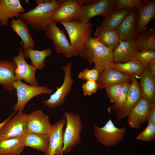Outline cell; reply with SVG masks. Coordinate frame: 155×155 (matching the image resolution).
Returning a JSON list of instances; mask_svg holds the SVG:
<instances>
[{"label": "cell", "mask_w": 155, "mask_h": 155, "mask_svg": "<svg viewBox=\"0 0 155 155\" xmlns=\"http://www.w3.org/2000/svg\"><path fill=\"white\" fill-rule=\"evenodd\" d=\"M63 0H36V7L20 14L19 18L38 31H45L52 20V15Z\"/></svg>", "instance_id": "1"}, {"label": "cell", "mask_w": 155, "mask_h": 155, "mask_svg": "<svg viewBox=\"0 0 155 155\" xmlns=\"http://www.w3.org/2000/svg\"><path fill=\"white\" fill-rule=\"evenodd\" d=\"M78 55L86 59L90 64L94 63V68L100 73L114 63L113 51L94 37L88 38Z\"/></svg>", "instance_id": "2"}, {"label": "cell", "mask_w": 155, "mask_h": 155, "mask_svg": "<svg viewBox=\"0 0 155 155\" xmlns=\"http://www.w3.org/2000/svg\"><path fill=\"white\" fill-rule=\"evenodd\" d=\"M63 115L66 120V125L63 133V154L70 152L77 145L80 143V132L83 126L79 114L67 111Z\"/></svg>", "instance_id": "3"}, {"label": "cell", "mask_w": 155, "mask_h": 155, "mask_svg": "<svg viewBox=\"0 0 155 155\" xmlns=\"http://www.w3.org/2000/svg\"><path fill=\"white\" fill-rule=\"evenodd\" d=\"M69 36L70 44L78 54L83 48L88 38L91 37L93 24L90 22L83 23L76 20L69 22H60Z\"/></svg>", "instance_id": "4"}, {"label": "cell", "mask_w": 155, "mask_h": 155, "mask_svg": "<svg viewBox=\"0 0 155 155\" xmlns=\"http://www.w3.org/2000/svg\"><path fill=\"white\" fill-rule=\"evenodd\" d=\"M13 85L16 90L17 96V103L13 106V112L15 113L23 112L26 104L33 97L43 94L50 95L53 92L46 86L30 85L20 80H16Z\"/></svg>", "instance_id": "5"}, {"label": "cell", "mask_w": 155, "mask_h": 155, "mask_svg": "<svg viewBox=\"0 0 155 155\" xmlns=\"http://www.w3.org/2000/svg\"><path fill=\"white\" fill-rule=\"evenodd\" d=\"M115 0H84L86 5L82 8L76 20L83 23L89 22L95 16L105 17L114 9Z\"/></svg>", "instance_id": "6"}, {"label": "cell", "mask_w": 155, "mask_h": 155, "mask_svg": "<svg viewBox=\"0 0 155 155\" xmlns=\"http://www.w3.org/2000/svg\"><path fill=\"white\" fill-rule=\"evenodd\" d=\"M94 133L98 141L108 147L117 145L123 139L127 131V128L117 127L110 118L102 127L96 125L94 126Z\"/></svg>", "instance_id": "7"}, {"label": "cell", "mask_w": 155, "mask_h": 155, "mask_svg": "<svg viewBox=\"0 0 155 155\" xmlns=\"http://www.w3.org/2000/svg\"><path fill=\"white\" fill-rule=\"evenodd\" d=\"M65 73L64 78L62 85L59 88L57 87V90L52 94L47 100H44L43 104L51 108H54L62 105L65 100L69 93L74 81L72 78L71 69L72 63H68L66 65L61 66Z\"/></svg>", "instance_id": "8"}, {"label": "cell", "mask_w": 155, "mask_h": 155, "mask_svg": "<svg viewBox=\"0 0 155 155\" xmlns=\"http://www.w3.org/2000/svg\"><path fill=\"white\" fill-rule=\"evenodd\" d=\"M45 32L46 36L52 41L57 53L67 58L78 56L69 42L64 31L59 28L56 23L52 21Z\"/></svg>", "instance_id": "9"}, {"label": "cell", "mask_w": 155, "mask_h": 155, "mask_svg": "<svg viewBox=\"0 0 155 155\" xmlns=\"http://www.w3.org/2000/svg\"><path fill=\"white\" fill-rule=\"evenodd\" d=\"M28 115L18 111L0 129V140L21 138L28 131Z\"/></svg>", "instance_id": "10"}, {"label": "cell", "mask_w": 155, "mask_h": 155, "mask_svg": "<svg viewBox=\"0 0 155 155\" xmlns=\"http://www.w3.org/2000/svg\"><path fill=\"white\" fill-rule=\"evenodd\" d=\"M84 4L83 0H63L53 14L52 20L56 23L76 20Z\"/></svg>", "instance_id": "11"}, {"label": "cell", "mask_w": 155, "mask_h": 155, "mask_svg": "<svg viewBox=\"0 0 155 155\" xmlns=\"http://www.w3.org/2000/svg\"><path fill=\"white\" fill-rule=\"evenodd\" d=\"M20 46L18 55L12 57V59L17 67L14 72L17 80H23L31 85L38 86V82L35 76L36 67L32 64H29L26 61L21 47Z\"/></svg>", "instance_id": "12"}, {"label": "cell", "mask_w": 155, "mask_h": 155, "mask_svg": "<svg viewBox=\"0 0 155 155\" xmlns=\"http://www.w3.org/2000/svg\"><path fill=\"white\" fill-rule=\"evenodd\" d=\"M66 123L65 118L53 125L48 134L49 144L45 155H62L63 145V128Z\"/></svg>", "instance_id": "13"}, {"label": "cell", "mask_w": 155, "mask_h": 155, "mask_svg": "<svg viewBox=\"0 0 155 155\" xmlns=\"http://www.w3.org/2000/svg\"><path fill=\"white\" fill-rule=\"evenodd\" d=\"M52 126L49 116L38 110L28 115V131L41 134H48Z\"/></svg>", "instance_id": "14"}, {"label": "cell", "mask_w": 155, "mask_h": 155, "mask_svg": "<svg viewBox=\"0 0 155 155\" xmlns=\"http://www.w3.org/2000/svg\"><path fill=\"white\" fill-rule=\"evenodd\" d=\"M152 106L142 97L128 116L127 123L129 126L136 129H139L140 125L147 120Z\"/></svg>", "instance_id": "15"}, {"label": "cell", "mask_w": 155, "mask_h": 155, "mask_svg": "<svg viewBox=\"0 0 155 155\" xmlns=\"http://www.w3.org/2000/svg\"><path fill=\"white\" fill-rule=\"evenodd\" d=\"M142 97L139 82L136 78H133L131 82L125 104L120 110L115 112L117 119H123L128 116Z\"/></svg>", "instance_id": "16"}, {"label": "cell", "mask_w": 155, "mask_h": 155, "mask_svg": "<svg viewBox=\"0 0 155 155\" xmlns=\"http://www.w3.org/2000/svg\"><path fill=\"white\" fill-rule=\"evenodd\" d=\"M137 9H131L116 30L120 41L135 40L136 33L138 13Z\"/></svg>", "instance_id": "17"}, {"label": "cell", "mask_w": 155, "mask_h": 155, "mask_svg": "<svg viewBox=\"0 0 155 155\" xmlns=\"http://www.w3.org/2000/svg\"><path fill=\"white\" fill-rule=\"evenodd\" d=\"M25 11L20 0H0V24L7 27L9 18H19Z\"/></svg>", "instance_id": "18"}, {"label": "cell", "mask_w": 155, "mask_h": 155, "mask_svg": "<svg viewBox=\"0 0 155 155\" xmlns=\"http://www.w3.org/2000/svg\"><path fill=\"white\" fill-rule=\"evenodd\" d=\"M137 51V46L135 40L120 41L113 51L114 63H122L133 59Z\"/></svg>", "instance_id": "19"}, {"label": "cell", "mask_w": 155, "mask_h": 155, "mask_svg": "<svg viewBox=\"0 0 155 155\" xmlns=\"http://www.w3.org/2000/svg\"><path fill=\"white\" fill-rule=\"evenodd\" d=\"M133 78L117 71L110 67L100 73L96 82L98 89H101L115 84L131 82Z\"/></svg>", "instance_id": "20"}, {"label": "cell", "mask_w": 155, "mask_h": 155, "mask_svg": "<svg viewBox=\"0 0 155 155\" xmlns=\"http://www.w3.org/2000/svg\"><path fill=\"white\" fill-rule=\"evenodd\" d=\"M144 1H143L144 5L137 9L138 15L136 33L137 35L146 30L148 24L154 18L155 16V0Z\"/></svg>", "instance_id": "21"}, {"label": "cell", "mask_w": 155, "mask_h": 155, "mask_svg": "<svg viewBox=\"0 0 155 155\" xmlns=\"http://www.w3.org/2000/svg\"><path fill=\"white\" fill-rule=\"evenodd\" d=\"M140 76L139 84L142 97L152 105L155 104V77L149 67L146 68Z\"/></svg>", "instance_id": "22"}, {"label": "cell", "mask_w": 155, "mask_h": 155, "mask_svg": "<svg viewBox=\"0 0 155 155\" xmlns=\"http://www.w3.org/2000/svg\"><path fill=\"white\" fill-rule=\"evenodd\" d=\"M9 26L21 39V42L23 44L24 49H34L35 42L30 34L28 25L23 20L19 18L13 19L10 22Z\"/></svg>", "instance_id": "23"}, {"label": "cell", "mask_w": 155, "mask_h": 155, "mask_svg": "<svg viewBox=\"0 0 155 155\" xmlns=\"http://www.w3.org/2000/svg\"><path fill=\"white\" fill-rule=\"evenodd\" d=\"M16 67L13 61L8 60L0 61V84L10 92L15 89L13 84L17 80L14 74Z\"/></svg>", "instance_id": "24"}, {"label": "cell", "mask_w": 155, "mask_h": 155, "mask_svg": "<svg viewBox=\"0 0 155 155\" xmlns=\"http://www.w3.org/2000/svg\"><path fill=\"white\" fill-rule=\"evenodd\" d=\"M24 146L32 148L45 154L49 144L48 134H41L27 131L21 138Z\"/></svg>", "instance_id": "25"}, {"label": "cell", "mask_w": 155, "mask_h": 155, "mask_svg": "<svg viewBox=\"0 0 155 155\" xmlns=\"http://www.w3.org/2000/svg\"><path fill=\"white\" fill-rule=\"evenodd\" d=\"M131 9H114L104 18L102 23L98 27L111 30H116Z\"/></svg>", "instance_id": "26"}, {"label": "cell", "mask_w": 155, "mask_h": 155, "mask_svg": "<svg viewBox=\"0 0 155 155\" xmlns=\"http://www.w3.org/2000/svg\"><path fill=\"white\" fill-rule=\"evenodd\" d=\"M111 67L133 78L140 76L146 68L140 62L134 59L122 63H113L111 65Z\"/></svg>", "instance_id": "27"}, {"label": "cell", "mask_w": 155, "mask_h": 155, "mask_svg": "<svg viewBox=\"0 0 155 155\" xmlns=\"http://www.w3.org/2000/svg\"><path fill=\"white\" fill-rule=\"evenodd\" d=\"M113 51L120 42L119 35L116 30H111L97 27L94 32V37Z\"/></svg>", "instance_id": "28"}, {"label": "cell", "mask_w": 155, "mask_h": 155, "mask_svg": "<svg viewBox=\"0 0 155 155\" xmlns=\"http://www.w3.org/2000/svg\"><path fill=\"white\" fill-rule=\"evenodd\" d=\"M52 52L50 48L39 51L31 49H24L23 53L25 57L30 58L31 64L36 69L42 70L45 66L46 58L50 55Z\"/></svg>", "instance_id": "29"}, {"label": "cell", "mask_w": 155, "mask_h": 155, "mask_svg": "<svg viewBox=\"0 0 155 155\" xmlns=\"http://www.w3.org/2000/svg\"><path fill=\"white\" fill-rule=\"evenodd\" d=\"M24 148L21 138L0 140V155H20Z\"/></svg>", "instance_id": "30"}, {"label": "cell", "mask_w": 155, "mask_h": 155, "mask_svg": "<svg viewBox=\"0 0 155 155\" xmlns=\"http://www.w3.org/2000/svg\"><path fill=\"white\" fill-rule=\"evenodd\" d=\"M135 40L138 51L146 50H155V32L153 29H146L137 34Z\"/></svg>", "instance_id": "31"}, {"label": "cell", "mask_w": 155, "mask_h": 155, "mask_svg": "<svg viewBox=\"0 0 155 155\" xmlns=\"http://www.w3.org/2000/svg\"><path fill=\"white\" fill-rule=\"evenodd\" d=\"M133 59L138 61L146 68H148L150 64L155 60V50H146L138 51Z\"/></svg>", "instance_id": "32"}, {"label": "cell", "mask_w": 155, "mask_h": 155, "mask_svg": "<svg viewBox=\"0 0 155 155\" xmlns=\"http://www.w3.org/2000/svg\"><path fill=\"white\" fill-rule=\"evenodd\" d=\"M131 82L123 83L121 92L115 102L111 106L115 112L120 110L124 106L126 100L128 90Z\"/></svg>", "instance_id": "33"}, {"label": "cell", "mask_w": 155, "mask_h": 155, "mask_svg": "<svg viewBox=\"0 0 155 155\" xmlns=\"http://www.w3.org/2000/svg\"><path fill=\"white\" fill-rule=\"evenodd\" d=\"M144 5L141 0H115L114 9H137Z\"/></svg>", "instance_id": "34"}, {"label": "cell", "mask_w": 155, "mask_h": 155, "mask_svg": "<svg viewBox=\"0 0 155 155\" xmlns=\"http://www.w3.org/2000/svg\"><path fill=\"white\" fill-rule=\"evenodd\" d=\"M123 83L113 84L106 86L104 88L111 102L115 103L117 101Z\"/></svg>", "instance_id": "35"}, {"label": "cell", "mask_w": 155, "mask_h": 155, "mask_svg": "<svg viewBox=\"0 0 155 155\" xmlns=\"http://www.w3.org/2000/svg\"><path fill=\"white\" fill-rule=\"evenodd\" d=\"M155 139V124L148 123L145 129L137 136V140L149 141Z\"/></svg>", "instance_id": "36"}, {"label": "cell", "mask_w": 155, "mask_h": 155, "mask_svg": "<svg viewBox=\"0 0 155 155\" xmlns=\"http://www.w3.org/2000/svg\"><path fill=\"white\" fill-rule=\"evenodd\" d=\"M99 74V71L94 68L92 69L84 68L82 71L80 72L78 77L86 81L89 80L96 81Z\"/></svg>", "instance_id": "37"}, {"label": "cell", "mask_w": 155, "mask_h": 155, "mask_svg": "<svg viewBox=\"0 0 155 155\" xmlns=\"http://www.w3.org/2000/svg\"><path fill=\"white\" fill-rule=\"evenodd\" d=\"M83 95L85 96H91L96 93L98 88L96 81L89 80L83 84L82 86Z\"/></svg>", "instance_id": "38"}, {"label": "cell", "mask_w": 155, "mask_h": 155, "mask_svg": "<svg viewBox=\"0 0 155 155\" xmlns=\"http://www.w3.org/2000/svg\"><path fill=\"white\" fill-rule=\"evenodd\" d=\"M147 121L148 123L155 124V104L152 106Z\"/></svg>", "instance_id": "39"}, {"label": "cell", "mask_w": 155, "mask_h": 155, "mask_svg": "<svg viewBox=\"0 0 155 155\" xmlns=\"http://www.w3.org/2000/svg\"><path fill=\"white\" fill-rule=\"evenodd\" d=\"M148 67L152 74L155 77V60L150 64Z\"/></svg>", "instance_id": "40"}, {"label": "cell", "mask_w": 155, "mask_h": 155, "mask_svg": "<svg viewBox=\"0 0 155 155\" xmlns=\"http://www.w3.org/2000/svg\"><path fill=\"white\" fill-rule=\"evenodd\" d=\"M15 113L13 112L4 121L0 123V129L3 127L4 125L15 114Z\"/></svg>", "instance_id": "41"}]
</instances>
